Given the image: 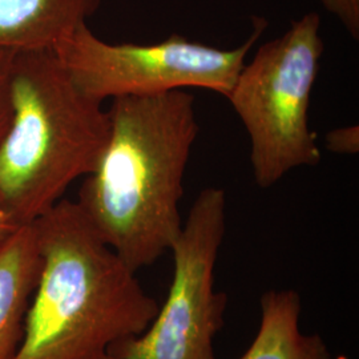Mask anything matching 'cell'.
Returning <instances> with one entry per match:
<instances>
[{
  "label": "cell",
  "instance_id": "cell-1",
  "mask_svg": "<svg viewBox=\"0 0 359 359\" xmlns=\"http://www.w3.org/2000/svg\"><path fill=\"white\" fill-rule=\"evenodd\" d=\"M103 156L84 177L77 205L136 273L169 253L182 228L180 201L200 132L188 90L120 97L108 109Z\"/></svg>",
  "mask_w": 359,
  "mask_h": 359
},
{
  "label": "cell",
  "instance_id": "cell-2",
  "mask_svg": "<svg viewBox=\"0 0 359 359\" xmlns=\"http://www.w3.org/2000/svg\"><path fill=\"white\" fill-rule=\"evenodd\" d=\"M32 225L41 266L13 359H102L149 326L158 302L76 201L60 200Z\"/></svg>",
  "mask_w": 359,
  "mask_h": 359
},
{
  "label": "cell",
  "instance_id": "cell-3",
  "mask_svg": "<svg viewBox=\"0 0 359 359\" xmlns=\"http://www.w3.org/2000/svg\"><path fill=\"white\" fill-rule=\"evenodd\" d=\"M109 129L103 104L80 90L53 50L15 53L0 140V200L15 225L34 224L95 170Z\"/></svg>",
  "mask_w": 359,
  "mask_h": 359
},
{
  "label": "cell",
  "instance_id": "cell-4",
  "mask_svg": "<svg viewBox=\"0 0 359 359\" xmlns=\"http://www.w3.org/2000/svg\"><path fill=\"white\" fill-rule=\"evenodd\" d=\"M323 52L321 16L306 13L258 47L226 97L249 136L253 176L262 189L297 168L321 163L309 111Z\"/></svg>",
  "mask_w": 359,
  "mask_h": 359
},
{
  "label": "cell",
  "instance_id": "cell-5",
  "mask_svg": "<svg viewBox=\"0 0 359 359\" xmlns=\"http://www.w3.org/2000/svg\"><path fill=\"white\" fill-rule=\"evenodd\" d=\"M266 26L264 18L256 16L249 38L233 50H222L177 34L154 44H112L83 25L53 52L80 90L99 103L192 88L228 97Z\"/></svg>",
  "mask_w": 359,
  "mask_h": 359
},
{
  "label": "cell",
  "instance_id": "cell-6",
  "mask_svg": "<svg viewBox=\"0 0 359 359\" xmlns=\"http://www.w3.org/2000/svg\"><path fill=\"white\" fill-rule=\"evenodd\" d=\"M226 233V194L203 189L169 253L173 276L149 326L109 348L116 359H216L228 295L216 289V265Z\"/></svg>",
  "mask_w": 359,
  "mask_h": 359
},
{
  "label": "cell",
  "instance_id": "cell-7",
  "mask_svg": "<svg viewBox=\"0 0 359 359\" xmlns=\"http://www.w3.org/2000/svg\"><path fill=\"white\" fill-rule=\"evenodd\" d=\"M102 0H0V50L47 51L83 25Z\"/></svg>",
  "mask_w": 359,
  "mask_h": 359
},
{
  "label": "cell",
  "instance_id": "cell-8",
  "mask_svg": "<svg viewBox=\"0 0 359 359\" xmlns=\"http://www.w3.org/2000/svg\"><path fill=\"white\" fill-rule=\"evenodd\" d=\"M41 266L34 225H23L0 244V359H13Z\"/></svg>",
  "mask_w": 359,
  "mask_h": 359
},
{
  "label": "cell",
  "instance_id": "cell-9",
  "mask_svg": "<svg viewBox=\"0 0 359 359\" xmlns=\"http://www.w3.org/2000/svg\"><path fill=\"white\" fill-rule=\"evenodd\" d=\"M256 337L238 359H333L320 334L301 327L302 298L293 289H271L259 299Z\"/></svg>",
  "mask_w": 359,
  "mask_h": 359
},
{
  "label": "cell",
  "instance_id": "cell-10",
  "mask_svg": "<svg viewBox=\"0 0 359 359\" xmlns=\"http://www.w3.org/2000/svg\"><path fill=\"white\" fill-rule=\"evenodd\" d=\"M15 53L0 50V140L11 118V71Z\"/></svg>",
  "mask_w": 359,
  "mask_h": 359
},
{
  "label": "cell",
  "instance_id": "cell-11",
  "mask_svg": "<svg viewBox=\"0 0 359 359\" xmlns=\"http://www.w3.org/2000/svg\"><path fill=\"white\" fill-rule=\"evenodd\" d=\"M322 7L338 19V22L354 39H359V0H320Z\"/></svg>",
  "mask_w": 359,
  "mask_h": 359
},
{
  "label": "cell",
  "instance_id": "cell-12",
  "mask_svg": "<svg viewBox=\"0 0 359 359\" xmlns=\"http://www.w3.org/2000/svg\"><path fill=\"white\" fill-rule=\"evenodd\" d=\"M326 148L338 154H357L359 152L358 126H347L330 130L325 137Z\"/></svg>",
  "mask_w": 359,
  "mask_h": 359
},
{
  "label": "cell",
  "instance_id": "cell-13",
  "mask_svg": "<svg viewBox=\"0 0 359 359\" xmlns=\"http://www.w3.org/2000/svg\"><path fill=\"white\" fill-rule=\"evenodd\" d=\"M16 228H19L18 225H15L10 215L7 213L6 208L1 204V200H0V244L13 233Z\"/></svg>",
  "mask_w": 359,
  "mask_h": 359
},
{
  "label": "cell",
  "instance_id": "cell-14",
  "mask_svg": "<svg viewBox=\"0 0 359 359\" xmlns=\"http://www.w3.org/2000/svg\"><path fill=\"white\" fill-rule=\"evenodd\" d=\"M102 359H116V358H114V357H112V355H109V354H107V355H105V357H103V358Z\"/></svg>",
  "mask_w": 359,
  "mask_h": 359
}]
</instances>
